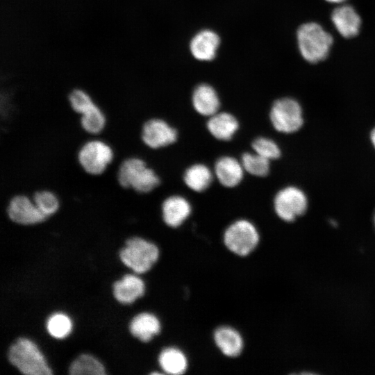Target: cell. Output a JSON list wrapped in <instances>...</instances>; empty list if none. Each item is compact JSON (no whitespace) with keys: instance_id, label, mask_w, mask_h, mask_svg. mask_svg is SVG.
<instances>
[{"instance_id":"obj_13","label":"cell","mask_w":375,"mask_h":375,"mask_svg":"<svg viewBox=\"0 0 375 375\" xmlns=\"http://www.w3.org/2000/svg\"><path fill=\"white\" fill-rule=\"evenodd\" d=\"M219 42V36L214 31L210 30L199 31L190 42L191 53L199 60H211L215 57Z\"/></svg>"},{"instance_id":"obj_5","label":"cell","mask_w":375,"mask_h":375,"mask_svg":"<svg viewBox=\"0 0 375 375\" xmlns=\"http://www.w3.org/2000/svg\"><path fill=\"white\" fill-rule=\"evenodd\" d=\"M158 247L153 243L140 237L128 238L119 252L122 262L138 274L147 272L157 261Z\"/></svg>"},{"instance_id":"obj_27","label":"cell","mask_w":375,"mask_h":375,"mask_svg":"<svg viewBox=\"0 0 375 375\" xmlns=\"http://www.w3.org/2000/svg\"><path fill=\"white\" fill-rule=\"evenodd\" d=\"M47 328L52 337L63 338L70 333L72 322L66 315L56 313L52 315L47 320Z\"/></svg>"},{"instance_id":"obj_12","label":"cell","mask_w":375,"mask_h":375,"mask_svg":"<svg viewBox=\"0 0 375 375\" xmlns=\"http://www.w3.org/2000/svg\"><path fill=\"white\" fill-rule=\"evenodd\" d=\"M331 20L338 32L344 38L354 37L360 31L361 19L351 6L337 7L331 14Z\"/></svg>"},{"instance_id":"obj_23","label":"cell","mask_w":375,"mask_h":375,"mask_svg":"<svg viewBox=\"0 0 375 375\" xmlns=\"http://www.w3.org/2000/svg\"><path fill=\"white\" fill-rule=\"evenodd\" d=\"M31 197L38 208L48 218L56 214L60 208L58 194L50 189L37 190Z\"/></svg>"},{"instance_id":"obj_8","label":"cell","mask_w":375,"mask_h":375,"mask_svg":"<svg viewBox=\"0 0 375 375\" xmlns=\"http://www.w3.org/2000/svg\"><path fill=\"white\" fill-rule=\"evenodd\" d=\"M269 119L274 128L283 133H294L303 124L301 106L296 100L288 97L274 102Z\"/></svg>"},{"instance_id":"obj_19","label":"cell","mask_w":375,"mask_h":375,"mask_svg":"<svg viewBox=\"0 0 375 375\" xmlns=\"http://www.w3.org/2000/svg\"><path fill=\"white\" fill-rule=\"evenodd\" d=\"M214 339L218 348L227 356H237L242 350L243 340L240 334L231 327L222 326L217 328Z\"/></svg>"},{"instance_id":"obj_2","label":"cell","mask_w":375,"mask_h":375,"mask_svg":"<svg viewBox=\"0 0 375 375\" xmlns=\"http://www.w3.org/2000/svg\"><path fill=\"white\" fill-rule=\"evenodd\" d=\"M297 38L302 57L310 63L324 60L333 44L331 35L315 22L302 24L297 30Z\"/></svg>"},{"instance_id":"obj_11","label":"cell","mask_w":375,"mask_h":375,"mask_svg":"<svg viewBox=\"0 0 375 375\" xmlns=\"http://www.w3.org/2000/svg\"><path fill=\"white\" fill-rule=\"evenodd\" d=\"M190 202L183 197L173 195L166 198L161 205L162 217L169 226L176 228L183 224L191 213Z\"/></svg>"},{"instance_id":"obj_4","label":"cell","mask_w":375,"mask_h":375,"mask_svg":"<svg viewBox=\"0 0 375 375\" xmlns=\"http://www.w3.org/2000/svg\"><path fill=\"white\" fill-rule=\"evenodd\" d=\"M10 362L26 375H49L52 372L37 346L27 338H20L8 352Z\"/></svg>"},{"instance_id":"obj_18","label":"cell","mask_w":375,"mask_h":375,"mask_svg":"<svg viewBox=\"0 0 375 375\" xmlns=\"http://www.w3.org/2000/svg\"><path fill=\"white\" fill-rule=\"evenodd\" d=\"M131 333L142 342H148L160 331V323L153 314L142 312L131 322Z\"/></svg>"},{"instance_id":"obj_28","label":"cell","mask_w":375,"mask_h":375,"mask_svg":"<svg viewBox=\"0 0 375 375\" xmlns=\"http://www.w3.org/2000/svg\"><path fill=\"white\" fill-rule=\"evenodd\" d=\"M251 145L254 152L269 160L278 158L281 153L278 144L267 138H257Z\"/></svg>"},{"instance_id":"obj_24","label":"cell","mask_w":375,"mask_h":375,"mask_svg":"<svg viewBox=\"0 0 375 375\" xmlns=\"http://www.w3.org/2000/svg\"><path fill=\"white\" fill-rule=\"evenodd\" d=\"M69 373L72 375H103L106 372L104 367L97 359L88 354H82L72 362Z\"/></svg>"},{"instance_id":"obj_6","label":"cell","mask_w":375,"mask_h":375,"mask_svg":"<svg viewBox=\"0 0 375 375\" xmlns=\"http://www.w3.org/2000/svg\"><path fill=\"white\" fill-rule=\"evenodd\" d=\"M224 242L231 251L245 256L256 247L259 242V234L251 222L239 219L226 228L224 234Z\"/></svg>"},{"instance_id":"obj_20","label":"cell","mask_w":375,"mask_h":375,"mask_svg":"<svg viewBox=\"0 0 375 375\" xmlns=\"http://www.w3.org/2000/svg\"><path fill=\"white\" fill-rule=\"evenodd\" d=\"M213 174L203 164H194L189 167L183 175L185 185L195 192H203L211 184Z\"/></svg>"},{"instance_id":"obj_21","label":"cell","mask_w":375,"mask_h":375,"mask_svg":"<svg viewBox=\"0 0 375 375\" xmlns=\"http://www.w3.org/2000/svg\"><path fill=\"white\" fill-rule=\"evenodd\" d=\"M79 123L86 133L92 137H97L105 129L107 117L103 109L96 103L79 115Z\"/></svg>"},{"instance_id":"obj_1","label":"cell","mask_w":375,"mask_h":375,"mask_svg":"<svg viewBox=\"0 0 375 375\" xmlns=\"http://www.w3.org/2000/svg\"><path fill=\"white\" fill-rule=\"evenodd\" d=\"M116 178L119 185L139 194H148L160 184L155 169L143 158L132 156L123 159L118 165Z\"/></svg>"},{"instance_id":"obj_26","label":"cell","mask_w":375,"mask_h":375,"mask_svg":"<svg viewBox=\"0 0 375 375\" xmlns=\"http://www.w3.org/2000/svg\"><path fill=\"white\" fill-rule=\"evenodd\" d=\"M67 100L72 110L81 115L96 103L92 95L85 89L76 87L67 94Z\"/></svg>"},{"instance_id":"obj_7","label":"cell","mask_w":375,"mask_h":375,"mask_svg":"<svg viewBox=\"0 0 375 375\" xmlns=\"http://www.w3.org/2000/svg\"><path fill=\"white\" fill-rule=\"evenodd\" d=\"M5 213L11 223L21 226L38 225L48 219L38 208L31 197L25 193L12 195L7 202Z\"/></svg>"},{"instance_id":"obj_9","label":"cell","mask_w":375,"mask_h":375,"mask_svg":"<svg viewBox=\"0 0 375 375\" xmlns=\"http://www.w3.org/2000/svg\"><path fill=\"white\" fill-rule=\"evenodd\" d=\"M308 207L305 193L299 188L288 186L277 192L274 199L276 215L283 221L290 222L303 215Z\"/></svg>"},{"instance_id":"obj_31","label":"cell","mask_w":375,"mask_h":375,"mask_svg":"<svg viewBox=\"0 0 375 375\" xmlns=\"http://www.w3.org/2000/svg\"><path fill=\"white\" fill-rule=\"evenodd\" d=\"M374 226H375V213H374Z\"/></svg>"},{"instance_id":"obj_14","label":"cell","mask_w":375,"mask_h":375,"mask_svg":"<svg viewBox=\"0 0 375 375\" xmlns=\"http://www.w3.org/2000/svg\"><path fill=\"white\" fill-rule=\"evenodd\" d=\"M244 170L242 163L230 156H222L217 159L214 167L217 180L226 188L238 185L243 178Z\"/></svg>"},{"instance_id":"obj_17","label":"cell","mask_w":375,"mask_h":375,"mask_svg":"<svg viewBox=\"0 0 375 375\" xmlns=\"http://www.w3.org/2000/svg\"><path fill=\"white\" fill-rule=\"evenodd\" d=\"M144 284L138 276L126 274L113 284V294L120 303H131L143 295Z\"/></svg>"},{"instance_id":"obj_16","label":"cell","mask_w":375,"mask_h":375,"mask_svg":"<svg viewBox=\"0 0 375 375\" xmlns=\"http://www.w3.org/2000/svg\"><path fill=\"white\" fill-rule=\"evenodd\" d=\"M206 126L214 138L219 140L228 141L238 130L239 123L231 113L217 112L209 117Z\"/></svg>"},{"instance_id":"obj_10","label":"cell","mask_w":375,"mask_h":375,"mask_svg":"<svg viewBox=\"0 0 375 375\" xmlns=\"http://www.w3.org/2000/svg\"><path fill=\"white\" fill-rule=\"evenodd\" d=\"M177 131L159 117L147 119L142 124L140 138L144 146L157 150L176 142Z\"/></svg>"},{"instance_id":"obj_22","label":"cell","mask_w":375,"mask_h":375,"mask_svg":"<svg viewBox=\"0 0 375 375\" xmlns=\"http://www.w3.org/2000/svg\"><path fill=\"white\" fill-rule=\"evenodd\" d=\"M158 361L162 369L169 374H182L188 367V360L185 354L174 347L162 350L160 353Z\"/></svg>"},{"instance_id":"obj_3","label":"cell","mask_w":375,"mask_h":375,"mask_svg":"<svg viewBox=\"0 0 375 375\" xmlns=\"http://www.w3.org/2000/svg\"><path fill=\"white\" fill-rule=\"evenodd\" d=\"M77 161L82 169L92 176H99L106 172L115 159L112 147L104 140L91 137L79 147Z\"/></svg>"},{"instance_id":"obj_25","label":"cell","mask_w":375,"mask_h":375,"mask_svg":"<svg viewBox=\"0 0 375 375\" xmlns=\"http://www.w3.org/2000/svg\"><path fill=\"white\" fill-rule=\"evenodd\" d=\"M269 160L254 153H244L241 158L244 169L249 174L263 177L269 172Z\"/></svg>"},{"instance_id":"obj_30","label":"cell","mask_w":375,"mask_h":375,"mask_svg":"<svg viewBox=\"0 0 375 375\" xmlns=\"http://www.w3.org/2000/svg\"><path fill=\"white\" fill-rule=\"evenodd\" d=\"M328 2H331V3H342L344 1H345L346 0H326Z\"/></svg>"},{"instance_id":"obj_15","label":"cell","mask_w":375,"mask_h":375,"mask_svg":"<svg viewBox=\"0 0 375 375\" xmlns=\"http://www.w3.org/2000/svg\"><path fill=\"white\" fill-rule=\"evenodd\" d=\"M192 103L199 114L207 117L217 112L220 106L216 91L208 84H201L194 89Z\"/></svg>"},{"instance_id":"obj_29","label":"cell","mask_w":375,"mask_h":375,"mask_svg":"<svg viewBox=\"0 0 375 375\" xmlns=\"http://www.w3.org/2000/svg\"><path fill=\"white\" fill-rule=\"evenodd\" d=\"M370 139L374 147L375 148V128H374L371 131Z\"/></svg>"}]
</instances>
